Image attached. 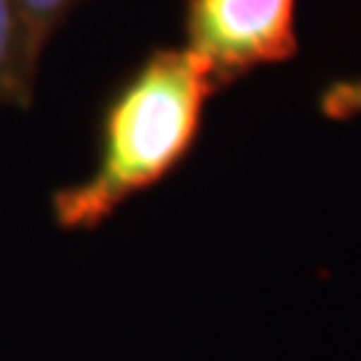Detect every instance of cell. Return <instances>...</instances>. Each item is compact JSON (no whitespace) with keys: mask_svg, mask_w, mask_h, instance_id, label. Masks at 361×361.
Masks as SVG:
<instances>
[{"mask_svg":"<svg viewBox=\"0 0 361 361\" xmlns=\"http://www.w3.org/2000/svg\"><path fill=\"white\" fill-rule=\"evenodd\" d=\"M319 111L325 121H355L361 118V75L337 78L319 94Z\"/></svg>","mask_w":361,"mask_h":361,"instance_id":"4","label":"cell"},{"mask_svg":"<svg viewBox=\"0 0 361 361\" xmlns=\"http://www.w3.org/2000/svg\"><path fill=\"white\" fill-rule=\"evenodd\" d=\"M214 94L211 73L190 49L151 51L109 97L87 175L54 190V223L63 232H94L166 180L193 151Z\"/></svg>","mask_w":361,"mask_h":361,"instance_id":"1","label":"cell"},{"mask_svg":"<svg viewBox=\"0 0 361 361\" xmlns=\"http://www.w3.org/2000/svg\"><path fill=\"white\" fill-rule=\"evenodd\" d=\"M184 49L229 87L262 66L298 58V0H187Z\"/></svg>","mask_w":361,"mask_h":361,"instance_id":"2","label":"cell"},{"mask_svg":"<svg viewBox=\"0 0 361 361\" xmlns=\"http://www.w3.org/2000/svg\"><path fill=\"white\" fill-rule=\"evenodd\" d=\"M42 37L18 0H0V109H25L33 99Z\"/></svg>","mask_w":361,"mask_h":361,"instance_id":"3","label":"cell"},{"mask_svg":"<svg viewBox=\"0 0 361 361\" xmlns=\"http://www.w3.org/2000/svg\"><path fill=\"white\" fill-rule=\"evenodd\" d=\"M18 4L25 6V13L33 21V27H37L42 42L49 45V39L54 37V30L63 25L66 16H70L82 0H18Z\"/></svg>","mask_w":361,"mask_h":361,"instance_id":"5","label":"cell"}]
</instances>
